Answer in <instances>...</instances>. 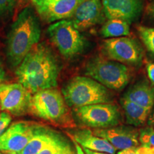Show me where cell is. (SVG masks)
<instances>
[{"label":"cell","mask_w":154,"mask_h":154,"mask_svg":"<svg viewBox=\"0 0 154 154\" xmlns=\"http://www.w3.org/2000/svg\"><path fill=\"white\" fill-rule=\"evenodd\" d=\"M60 63L52 49L46 42L32 48L15 70L19 83L31 93L56 88Z\"/></svg>","instance_id":"1"},{"label":"cell","mask_w":154,"mask_h":154,"mask_svg":"<svg viewBox=\"0 0 154 154\" xmlns=\"http://www.w3.org/2000/svg\"><path fill=\"white\" fill-rule=\"evenodd\" d=\"M42 34L40 19L35 9L28 6L19 12L11 25L6 38V56L11 69H16L39 42Z\"/></svg>","instance_id":"2"},{"label":"cell","mask_w":154,"mask_h":154,"mask_svg":"<svg viewBox=\"0 0 154 154\" xmlns=\"http://www.w3.org/2000/svg\"><path fill=\"white\" fill-rule=\"evenodd\" d=\"M62 94L66 104L75 109L111 101V94L108 88L86 76L71 79L62 88Z\"/></svg>","instance_id":"3"},{"label":"cell","mask_w":154,"mask_h":154,"mask_svg":"<svg viewBox=\"0 0 154 154\" xmlns=\"http://www.w3.org/2000/svg\"><path fill=\"white\" fill-rule=\"evenodd\" d=\"M84 74L107 88L121 90L129 82L130 71L126 65L101 57L91 58L86 63Z\"/></svg>","instance_id":"4"},{"label":"cell","mask_w":154,"mask_h":154,"mask_svg":"<svg viewBox=\"0 0 154 154\" xmlns=\"http://www.w3.org/2000/svg\"><path fill=\"white\" fill-rule=\"evenodd\" d=\"M50 42L66 59H72L84 52L88 47L86 38L74 26L70 19L52 23L47 29Z\"/></svg>","instance_id":"5"},{"label":"cell","mask_w":154,"mask_h":154,"mask_svg":"<svg viewBox=\"0 0 154 154\" xmlns=\"http://www.w3.org/2000/svg\"><path fill=\"white\" fill-rule=\"evenodd\" d=\"M29 111L44 120L59 122L66 115L67 107L61 92L53 88L34 94Z\"/></svg>","instance_id":"6"},{"label":"cell","mask_w":154,"mask_h":154,"mask_svg":"<svg viewBox=\"0 0 154 154\" xmlns=\"http://www.w3.org/2000/svg\"><path fill=\"white\" fill-rule=\"evenodd\" d=\"M102 52L111 60L138 66L143 59V49L139 42L127 36L106 39L101 44Z\"/></svg>","instance_id":"7"},{"label":"cell","mask_w":154,"mask_h":154,"mask_svg":"<svg viewBox=\"0 0 154 154\" xmlns=\"http://www.w3.org/2000/svg\"><path fill=\"white\" fill-rule=\"evenodd\" d=\"M75 112L81 122L92 128H111L117 126L120 121L118 107L110 103L76 108Z\"/></svg>","instance_id":"8"},{"label":"cell","mask_w":154,"mask_h":154,"mask_svg":"<svg viewBox=\"0 0 154 154\" xmlns=\"http://www.w3.org/2000/svg\"><path fill=\"white\" fill-rule=\"evenodd\" d=\"M32 93L20 83L0 84V109L14 116H22L30 110Z\"/></svg>","instance_id":"9"},{"label":"cell","mask_w":154,"mask_h":154,"mask_svg":"<svg viewBox=\"0 0 154 154\" xmlns=\"http://www.w3.org/2000/svg\"><path fill=\"white\" fill-rule=\"evenodd\" d=\"M36 126L24 121L11 124L0 136V152L7 154L20 153L34 136Z\"/></svg>","instance_id":"10"},{"label":"cell","mask_w":154,"mask_h":154,"mask_svg":"<svg viewBox=\"0 0 154 154\" xmlns=\"http://www.w3.org/2000/svg\"><path fill=\"white\" fill-rule=\"evenodd\" d=\"M38 17L47 23L69 19L84 0H31Z\"/></svg>","instance_id":"11"},{"label":"cell","mask_w":154,"mask_h":154,"mask_svg":"<svg viewBox=\"0 0 154 154\" xmlns=\"http://www.w3.org/2000/svg\"><path fill=\"white\" fill-rule=\"evenodd\" d=\"M101 0H84L78 6L70 20L79 31H84L104 22Z\"/></svg>","instance_id":"12"},{"label":"cell","mask_w":154,"mask_h":154,"mask_svg":"<svg viewBox=\"0 0 154 154\" xmlns=\"http://www.w3.org/2000/svg\"><path fill=\"white\" fill-rule=\"evenodd\" d=\"M106 19H120L131 24L142 14L143 0H101Z\"/></svg>","instance_id":"13"},{"label":"cell","mask_w":154,"mask_h":154,"mask_svg":"<svg viewBox=\"0 0 154 154\" xmlns=\"http://www.w3.org/2000/svg\"><path fill=\"white\" fill-rule=\"evenodd\" d=\"M92 131L96 136L107 140L116 149H135L139 145V134L133 127L113 126Z\"/></svg>","instance_id":"14"},{"label":"cell","mask_w":154,"mask_h":154,"mask_svg":"<svg viewBox=\"0 0 154 154\" xmlns=\"http://www.w3.org/2000/svg\"><path fill=\"white\" fill-rule=\"evenodd\" d=\"M73 140L78 143L84 149L97 152H103L109 154H115L116 149L106 140L94 134L89 129H79L70 134Z\"/></svg>","instance_id":"15"},{"label":"cell","mask_w":154,"mask_h":154,"mask_svg":"<svg viewBox=\"0 0 154 154\" xmlns=\"http://www.w3.org/2000/svg\"><path fill=\"white\" fill-rule=\"evenodd\" d=\"M61 136L63 135L57 131L37 125L34 136L26 147L18 154H37L59 140Z\"/></svg>","instance_id":"16"},{"label":"cell","mask_w":154,"mask_h":154,"mask_svg":"<svg viewBox=\"0 0 154 154\" xmlns=\"http://www.w3.org/2000/svg\"><path fill=\"white\" fill-rule=\"evenodd\" d=\"M124 98L151 111L154 104V88L146 82H139L128 89Z\"/></svg>","instance_id":"17"},{"label":"cell","mask_w":154,"mask_h":154,"mask_svg":"<svg viewBox=\"0 0 154 154\" xmlns=\"http://www.w3.org/2000/svg\"><path fill=\"white\" fill-rule=\"evenodd\" d=\"M121 103L128 124L139 126L145 124L150 113L149 111L124 97L121 99Z\"/></svg>","instance_id":"18"},{"label":"cell","mask_w":154,"mask_h":154,"mask_svg":"<svg viewBox=\"0 0 154 154\" xmlns=\"http://www.w3.org/2000/svg\"><path fill=\"white\" fill-rule=\"evenodd\" d=\"M100 34L106 38L126 36L130 34V24L120 19H108L102 26Z\"/></svg>","instance_id":"19"},{"label":"cell","mask_w":154,"mask_h":154,"mask_svg":"<svg viewBox=\"0 0 154 154\" xmlns=\"http://www.w3.org/2000/svg\"><path fill=\"white\" fill-rule=\"evenodd\" d=\"M37 154H77L76 149L71 142L65 137L61 136L59 140L51 145L47 146L46 149L42 150Z\"/></svg>","instance_id":"20"},{"label":"cell","mask_w":154,"mask_h":154,"mask_svg":"<svg viewBox=\"0 0 154 154\" xmlns=\"http://www.w3.org/2000/svg\"><path fill=\"white\" fill-rule=\"evenodd\" d=\"M138 34L146 49L154 55V28L146 26H139L137 28Z\"/></svg>","instance_id":"21"},{"label":"cell","mask_w":154,"mask_h":154,"mask_svg":"<svg viewBox=\"0 0 154 154\" xmlns=\"http://www.w3.org/2000/svg\"><path fill=\"white\" fill-rule=\"evenodd\" d=\"M139 142L141 145L147 146L154 149V129L151 127L140 131Z\"/></svg>","instance_id":"22"},{"label":"cell","mask_w":154,"mask_h":154,"mask_svg":"<svg viewBox=\"0 0 154 154\" xmlns=\"http://www.w3.org/2000/svg\"><path fill=\"white\" fill-rule=\"evenodd\" d=\"M17 2V0H0V16L12 12Z\"/></svg>","instance_id":"23"},{"label":"cell","mask_w":154,"mask_h":154,"mask_svg":"<svg viewBox=\"0 0 154 154\" xmlns=\"http://www.w3.org/2000/svg\"><path fill=\"white\" fill-rule=\"evenodd\" d=\"M11 116L9 113L4 111L0 113V136L7 129L11 124Z\"/></svg>","instance_id":"24"},{"label":"cell","mask_w":154,"mask_h":154,"mask_svg":"<svg viewBox=\"0 0 154 154\" xmlns=\"http://www.w3.org/2000/svg\"><path fill=\"white\" fill-rule=\"evenodd\" d=\"M146 15L149 20L154 24V0L148 5L146 9Z\"/></svg>","instance_id":"25"},{"label":"cell","mask_w":154,"mask_h":154,"mask_svg":"<svg viewBox=\"0 0 154 154\" xmlns=\"http://www.w3.org/2000/svg\"><path fill=\"white\" fill-rule=\"evenodd\" d=\"M136 154H154L153 148L147 146L141 145L135 149Z\"/></svg>","instance_id":"26"},{"label":"cell","mask_w":154,"mask_h":154,"mask_svg":"<svg viewBox=\"0 0 154 154\" xmlns=\"http://www.w3.org/2000/svg\"><path fill=\"white\" fill-rule=\"evenodd\" d=\"M146 68L149 79L154 86V63H148Z\"/></svg>","instance_id":"27"},{"label":"cell","mask_w":154,"mask_h":154,"mask_svg":"<svg viewBox=\"0 0 154 154\" xmlns=\"http://www.w3.org/2000/svg\"><path fill=\"white\" fill-rule=\"evenodd\" d=\"M6 80V72L4 69V66L0 61V84H2Z\"/></svg>","instance_id":"28"},{"label":"cell","mask_w":154,"mask_h":154,"mask_svg":"<svg viewBox=\"0 0 154 154\" xmlns=\"http://www.w3.org/2000/svg\"><path fill=\"white\" fill-rule=\"evenodd\" d=\"M73 143H74V145L75 146V149H76L77 154H85V153L83 151L82 146H81L78 143H76V142L74 140H73Z\"/></svg>","instance_id":"29"},{"label":"cell","mask_w":154,"mask_h":154,"mask_svg":"<svg viewBox=\"0 0 154 154\" xmlns=\"http://www.w3.org/2000/svg\"><path fill=\"white\" fill-rule=\"evenodd\" d=\"M84 153H85V154H109L107 153H103V152H97V151H91V150H88L87 149H84Z\"/></svg>","instance_id":"30"},{"label":"cell","mask_w":154,"mask_h":154,"mask_svg":"<svg viewBox=\"0 0 154 154\" xmlns=\"http://www.w3.org/2000/svg\"><path fill=\"white\" fill-rule=\"evenodd\" d=\"M150 121H151V124L153 125V127H154V111L152 113V115L151 116V118H150Z\"/></svg>","instance_id":"31"},{"label":"cell","mask_w":154,"mask_h":154,"mask_svg":"<svg viewBox=\"0 0 154 154\" xmlns=\"http://www.w3.org/2000/svg\"><path fill=\"white\" fill-rule=\"evenodd\" d=\"M117 154H126V150H121V151H119Z\"/></svg>","instance_id":"32"},{"label":"cell","mask_w":154,"mask_h":154,"mask_svg":"<svg viewBox=\"0 0 154 154\" xmlns=\"http://www.w3.org/2000/svg\"></svg>","instance_id":"33"}]
</instances>
